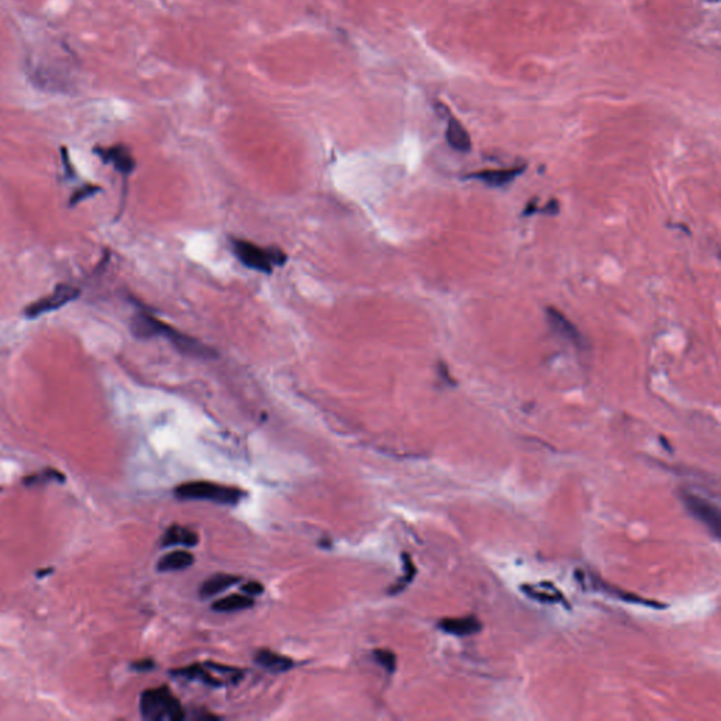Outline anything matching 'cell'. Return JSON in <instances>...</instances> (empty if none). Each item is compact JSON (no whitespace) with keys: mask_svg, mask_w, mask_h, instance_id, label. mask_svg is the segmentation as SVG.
<instances>
[{"mask_svg":"<svg viewBox=\"0 0 721 721\" xmlns=\"http://www.w3.org/2000/svg\"><path fill=\"white\" fill-rule=\"evenodd\" d=\"M241 579L240 576H236V575H229V573H216L215 576L206 579L200 587V596L201 597H212V596H216L224 590H227L229 587H231L233 585L238 583Z\"/></svg>","mask_w":721,"mask_h":721,"instance_id":"cell-14","label":"cell"},{"mask_svg":"<svg viewBox=\"0 0 721 721\" xmlns=\"http://www.w3.org/2000/svg\"><path fill=\"white\" fill-rule=\"evenodd\" d=\"M682 500L692 516L701 522L713 533V536L718 538L721 529V514L718 507L707 499L690 492H683Z\"/></svg>","mask_w":721,"mask_h":721,"instance_id":"cell-6","label":"cell"},{"mask_svg":"<svg viewBox=\"0 0 721 721\" xmlns=\"http://www.w3.org/2000/svg\"><path fill=\"white\" fill-rule=\"evenodd\" d=\"M373 657L376 662L383 666L389 673H392L396 669V655L389 650H376L373 652Z\"/></svg>","mask_w":721,"mask_h":721,"instance_id":"cell-21","label":"cell"},{"mask_svg":"<svg viewBox=\"0 0 721 721\" xmlns=\"http://www.w3.org/2000/svg\"><path fill=\"white\" fill-rule=\"evenodd\" d=\"M134 668L138 669V671H148V669H152L154 668V662L152 661H140V662H136L134 664Z\"/></svg>","mask_w":721,"mask_h":721,"instance_id":"cell-24","label":"cell"},{"mask_svg":"<svg viewBox=\"0 0 721 721\" xmlns=\"http://www.w3.org/2000/svg\"><path fill=\"white\" fill-rule=\"evenodd\" d=\"M254 606V599L248 594H230V596H226L223 599H219L216 600L213 604H212V608L215 611H220V613H230V611H238V610H245L248 607Z\"/></svg>","mask_w":721,"mask_h":721,"instance_id":"cell-18","label":"cell"},{"mask_svg":"<svg viewBox=\"0 0 721 721\" xmlns=\"http://www.w3.org/2000/svg\"><path fill=\"white\" fill-rule=\"evenodd\" d=\"M213 668H215L216 673L209 672L208 665H204V666L193 665V666H190L187 669L176 671V673L178 675H183L185 678L199 679V680H201L204 683L215 685V686L223 685L226 680L234 682L236 679L241 678V672L234 669V668H229V666H223V665H217V664H213Z\"/></svg>","mask_w":721,"mask_h":721,"instance_id":"cell-7","label":"cell"},{"mask_svg":"<svg viewBox=\"0 0 721 721\" xmlns=\"http://www.w3.org/2000/svg\"><path fill=\"white\" fill-rule=\"evenodd\" d=\"M550 592L544 590V586H533V585H523L522 592L526 593L530 599L541 601V603H566L565 596L554 586L551 585Z\"/></svg>","mask_w":721,"mask_h":721,"instance_id":"cell-19","label":"cell"},{"mask_svg":"<svg viewBox=\"0 0 721 721\" xmlns=\"http://www.w3.org/2000/svg\"><path fill=\"white\" fill-rule=\"evenodd\" d=\"M79 296H80L79 287L69 285V283H59L48 294L27 304L24 307V317L33 320V319H38L44 315L57 312V310H59V308L65 307L66 304L75 301Z\"/></svg>","mask_w":721,"mask_h":721,"instance_id":"cell-5","label":"cell"},{"mask_svg":"<svg viewBox=\"0 0 721 721\" xmlns=\"http://www.w3.org/2000/svg\"><path fill=\"white\" fill-rule=\"evenodd\" d=\"M255 662L259 666L272 672H285L293 666V661L290 658L269 650L258 651L255 655Z\"/></svg>","mask_w":721,"mask_h":721,"instance_id":"cell-15","label":"cell"},{"mask_svg":"<svg viewBox=\"0 0 721 721\" xmlns=\"http://www.w3.org/2000/svg\"><path fill=\"white\" fill-rule=\"evenodd\" d=\"M593 585H594V589H599L604 593H610L613 596H615L617 599H622L627 603H634V604H645V606H650V607H654V608H664L666 607V604H662V603H658V601H654V600H648V599H643L637 594H633V593H627V592H623L620 589H615L601 580H599L597 578L593 576Z\"/></svg>","mask_w":721,"mask_h":721,"instance_id":"cell-16","label":"cell"},{"mask_svg":"<svg viewBox=\"0 0 721 721\" xmlns=\"http://www.w3.org/2000/svg\"><path fill=\"white\" fill-rule=\"evenodd\" d=\"M194 562V557L183 550L172 551L161 557V559L157 564V569L159 572H173V571H182L189 566H192Z\"/></svg>","mask_w":721,"mask_h":721,"instance_id":"cell-13","label":"cell"},{"mask_svg":"<svg viewBox=\"0 0 721 721\" xmlns=\"http://www.w3.org/2000/svg\"><path fill=\"white\" fill-rule=\"evenodd\" d=\"M401 561H403V576L390 587L389 593L392 596L399 594L400 592H403L407 587V585H410L411 582H413V579H415V576L417 573V569H416V566H415L413 561H411L408 554H403L401 555Z\"/></svg>","mask_w":721,"mask_h":721,"instance_id":"cell-20","label":"cell"},{"mask_svg":"<svg viewBox=\"0 0 721 721\" xmlns=\"http://www.w3.org/2000/svg\"><path fill=\"white\" fill-rule=\"evenodd\" d=\"M99 190H100V187H99V186H96V185H85V186L79 187V189H78V190L71 196V201H69V204H71V206H76L78 203H82L85 199H87V197H90V196L96 194Z\"/></svg>","mask_w":721,"mask_h":721,"instance_id":"cell-22","label":"cell"},{"mask_svg":"<svg viewBox=\"0 0 721 721\" xmlns=\"http://www.w3.org/2000/svg\"><path fill=\"white\" fill-rule=\"evenodd\" d=\"M175 494L182 500H208L219 504H236L244 497V492L238 487L206 480L182 483L175 489Z\"/></svg>","mask_w":721,"mask_h":721,"instance_id":"cell-4","label":"cell"},{"mask_svg":"<svg viewBox=\"0 0 721 721\" xmlns=\"http://www.w3.org/2000/svg\"><path fill=\"white\" fill-rule=\"evenodd\" d=\"M241 590H243L245 594H248V596H251V597H255V596H258V594H261V593L264 592V586H262V583H259V582H257V580H251V582L244 583V585L241 586Z\"/></svg>","mask_w":721,"mask_h":721,"instance_id":"cell-23","label":"cell"},{"mask_svg":"<svg viewBox=\"0 0 721 721\" xmlns=\"http://www.w3.org/2000/svg\"><path fill=\"white\" fill-rule=\"evenodd\" d=\"M231 250L244 266L262 273H272L276 268L283 266L287 259L286 254L279 248L261 247L241 238L231 240Z\"/></svg>","mask_w":721,"mask_h":721,"instance_id":"cell-2","label":"cell"},{"mask_svg":"<svg viewBox=\"0 0 721 721\" xmlns=\"http://www.w3.org/2000/svg\"><path fill=\"white\" fill-rule=\"evenodd\" d=\"M130 329L137 338L148 340L154 337H162L168 340L179 352L187 357L199 358V359H213L217 354L208 345H204L199 340H194L180 331L172 329L150 313L140 312L137 313L130 323Z\"/></svg>","mask_w":721,"mask_h":721,"instance_id":"cell-1","label":"cell"},{"mask_svg":"<svg viewBox=\"0 0 721 721\" xmlns=\"http://www.w3.org/2000/svg\"><path fill=\"white\" fill-rule=\"evenodd\" d=\"M438 627L447 634L457 637H468L478 634L482 630V623L479 622L476 615L471 614L465 617H458V619H443L438 623Z\"/></svg>","mask_w":721,"mask_h":721,"instance_id":"cell-10","label":"cell"},{"mask_svg":"<svg viewBox=\"0 0 721 721\" xmlns=\"http://www.w3.org/2000/svg\"><path fill=\"white\" fill-rule=\"evenodd\" d=\"M140 708L143 717L152 721H180L185 718L182 704L166 686L145 690L141 694Z\"/></svg>","mask_w":721,"mask_h":721,"instance_id":"cell-3","label":"cell"},{"mask_svg":"<svg viewBox=\"0 0 721 721\" xmlns=\"http://www.w3.org/2000/svg\"><path fill=\"white\" fill-rule=\"evenodd\" d=\"M547 320L551 326V329L564 337L566 341L573 344L575 347L580 348L585 347V338L578 330V327L565 316L562 315L558 308L555 307H547Z\"/></svg>","mask_w":721,"mask_h":721,"instance_id":"cell-9","label":"cell"},{"mask_svg":"<svg viewBox=\"0 0 721 721\" xmlns=\"http://www.w3.org/2000/svg\"><path fill=\"white\" fill-rule=\"evenodd\" d=\"M96 154L100 157L103 162L112 164L115 169L120 172L123 176H130L136 169V159L131 151L123 144H116L106 148H97Z\"/></svg>","mask_w":721,"mask_h":721,"instance_id":"cell-8","label":"cell"},{"mask_svg":"<svg viewBox=\"0 0 721 721\" xmlns=\"http://www.w3.org/2000/svg\"><path fill=\"white\" fill-rule=\"evenodd\" d=\"M523 172H524V166L506 168V169H485V171L471 173L468 178L480 180L493 187H500V186L508 185L517 176H520V173H523Z\"/></svg>","mask_w":721,"mask_h":721,"instance_id":"cell-11","label":"cell"},{"mask_svg":"<svg viewBox=\"0 0 721 721\" xmlns=\"http://www.w3.org/2000/svg\"><path fill=\"white\" fill-rule=\"evenodd\" d=\"M445 138L450 147L458 152H469L472 148V141L466 129L451 115L447 116V130Z\"/></svg>","mask_w":721,"mask_h":721,"instance_id":"cell-12","label":"cell"},{"mask_svg":"<svg viewBox=\"0 0 721 721\" xmlns=\"http://www.w3.org/2000/svg\"><path fill=\"white\" fill-rule=\"evenodd\" d=\"M199 543V538H197V534L186 527H182V526H172L166 530L164 538H162V545L164 547H171V545H185V547H193Z\"/></svg>","mask_w":721,"mask_h":721,"instance_id":"cell-17","label":"cell"}]
</instances>
